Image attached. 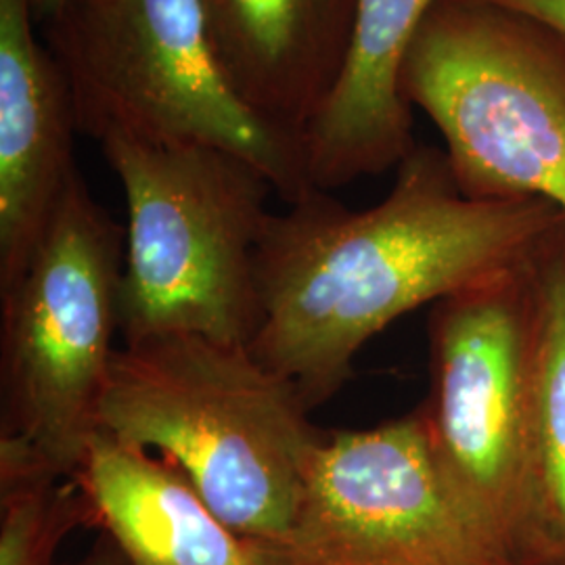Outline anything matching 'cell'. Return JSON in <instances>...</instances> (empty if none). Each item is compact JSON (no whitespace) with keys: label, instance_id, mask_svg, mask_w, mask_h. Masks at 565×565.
Listing matches in <instances>:
<instances>
[{"label":"cell","instance_id":"9","mask_svg":"<svg viewBox=\"0 0 565 565\" xmlns=\"http://www.w3.org/2000/svg\"><path fill=\"white\" fill-rule=\"evenodd\" d=\"M39 28L32 0H0V294L23 275L78 170L72 90Z\"/></svg>","mask_w":565,"mask_h":565},{"label":"cell","instance_id":"14","mask_svg":"<svg viewBox=\"0 0 565 565\" xmlns=\"http://www.w3.org/2000/svg\"><path fill=\"white\" fill-rule=\"evenodd\" d=\"M0 565H51L63 536L90 524L78 482L28 452L0 457Z\"/></svg>","mask_w":565,"mask_h":565},{"label":"cell","instance_id":"17","mask_svg":"<svg viewBox=\"0 0 565 565\" xmlns=\"http://www.w3.org/2000/svg\"><path fill=\"white\" fill-rule=\"evenodd\" d=\"M63 0H32V9H34V18L39 21V25H44L46 21L51 20L57 9L61 7Z\"/></svg>","mask_w":565,"mask_h":565},{"label":"cell","instance_id":"12","mask_svg":"<svg viewBox=\"0 0 565 565\" xmlns=\"http://www.w3.org/2000/svg\"><path fill=\"white\" fill-rule=\"evenodd\" d=\"M130 565H270L268 551L224 524L181 467L99 429L72 476Z\"/></svg>","mask_w":565,"mask_h":565},{"label":"cell","instance_id":"11","mask_svg":"<svg viewBox=\"0 0 565 565\" xmlns=\"http://www.w3.org/2000/svg\"><path fill=\"white\" fill-rule=\"evenodd\" d=\"M436 0H356L340 81L302 137L306 177L317 191L382 174L417 145L401 74Z\"/></svg>","mask_w":565,"mask_h":565},{"label":"cell","instance_id":"6","mask_svg":"<svg viewBox=\"0 0 565 565\" xmlns=\"http://www.w3.org/2000/svg\"><path fill=\"white\" fill-rule=\"evenodd\" d=\"M126 228L72 174L32 260L2 300V429L72 478L121 331Z\"/></svg>","mask_w":565,"mask_h":565},{"label":"cell","instance_id":"15","mask_svg":"<svg viewBox=\"0 0 565 565\" xmlns=\"http://www.w3.org/2000/svg\"><path fill=\"white\" fill-rule=\"evenodd\" d=\"M543 23L565 42V0H486Z\"/></svg>","mask_w":565,"mask_h":565},{"label":"cell","instance_id":"4","mask_svg":"<svg viewBox=\"0 0 565 565\" xmlns=\"http://www.w3.org/2000/svg\"><path fill=\"white\" fill-rule=\"evenodd\" d=\"M42 28L84 135L218 149L258 170L287 205L317 191L300 142L228 88L200 0H63Z\"/></svg>","mask_w":565,"mask_h":565},{"label":"cell","instance_id":"2","mask_svg":"<svg viewBox=\"0 0 565 565\" xmlns=\"http://www.w3.org/2000/svg\"><path fill=\"white\" fill-rule=\"evenodd\" d=\"M308 413L249 345L163 333L116 350L99 429L179 465L224 524L270 546L294 524L323 440Z\"/></svg>","mask_w":565,"mask_h":565},{"label":"cell","instance_id":"16","mask_svg":"<svg viewBox=\"0 0 565 565\" xmlns=\"http://www.w3.org/2000/svg\"><path fill=\"white\" fill-rule=\"evenodd\" d=\"M76 565H130L128 559L121 555L120 548L114 545L99 546L88 559Z\"/></svg>","mask_w":565,"mask_h":565},{"label":"cell","instance_id":"7","mask_svg":"<svg viewBox=\"0 0 565 565\" xmlns=\"http://www.w3.org/2000/svg\"><path fill=\"white\" fill-rule=\"evenodd\" d=\"M266 551L270 565H522L446 480L417 411L323 436L294 524Z\"/></svg>","mask_w":565,"mask_h":565},{"label":"cell","instance_id":"5","mask_svg":"<svg viewBox=\"0 0 565 565\" xmlns=\"http://www.w3.org/2000/svg\"><path fill=\"white\" fill-rule=\"evenodd\" d=\"M440 130L467 198L545 200L565 214V42L486 0H436L401 74Z\"/></svg>","mask_w":565,"mask_h":565},{"label":"cell","instance_id":"10","mask_svg":"<svg viewBox=\"0 0 565 565\" xmlns=\"http://www.w3.org/2000/svg\"><path fill=\"white\" fill-rule=\"evenodd\" d=\"M218 70L266 126L300 142L340 81L356 0H200Z\"/></svg>","mask_w":565,"mask_h":565},{"label":"cell","instance_id":"13","mask_svg":"<svg viewBox=\"0 0 565 565\" xmlns=\"http://www.w3.org/2000/svg\"><path fill=\"white\" fill-rule=\"evenodd\" d=\"M527 266L536 323L518 557L565 565V216L530 249Z\"/></svg>","mask_w":565,"mask_h":565},{"label":"cell","instance_id":"8","mask_svg":"<svg viewBox=\"0 0 565 565\" xmlns=\"http://www.w3.org/2000/svg\"><path fill=\"white\" fill-rule=\"evenodd\" d=\"M527 254L431 306L429 394L415 408L446 480L515 555L536 323Z\"/></svg>","mask_w":565,"mask_h":565},{"label":"cell","instance_id":"1","mask_svg":"<svg viewBox=\"0 0 565 565\" xmlns=\"http://www.w3.org/2000/svg\"><path fill=\"white\" fill-rule=\"evenodd\" d=\"M564 216L545 200L467 198L445 149L417 142L369 210L352 212L315 191L268 214L249 350L296 384L312 411L387 324L520 263Z\"/></svg>","mask_w":565,"mask_h":565},{"label":"cell","instance_id":"3","mask_svg":"<svg viewBox=\"0 0 565 565\" xmlns=\"http://www.w3.org/2000/svg\"><path fill=\"white\" fill-rule=\"evenodd\" d=\"M99 145L128 210L124 342L195 333L249 345L260 321L256 254L270 182L210 147L121 135Z\"/></svg>","mask_w":565,"mask_h":565}]
</instances>
